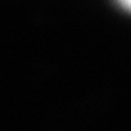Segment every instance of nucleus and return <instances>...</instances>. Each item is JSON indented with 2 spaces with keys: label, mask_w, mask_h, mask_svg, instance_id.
I'll return each mask as SVG.
<instances>
[{
  "label": "nucleus",
  "mask_w": 131,
  "mask_h": 131,
  "mask_svg": "<svg viewBox=\"0 0 131 131\" xmlns=\"http://www.w3.org/2000/svg\"><path fill=\"white\" fill-rule=\"evenodd\" d=\"M124 8H127L128 11H131V0H117Z\"/></svg>",
  "instance_id": "1"
}]
</instances>
